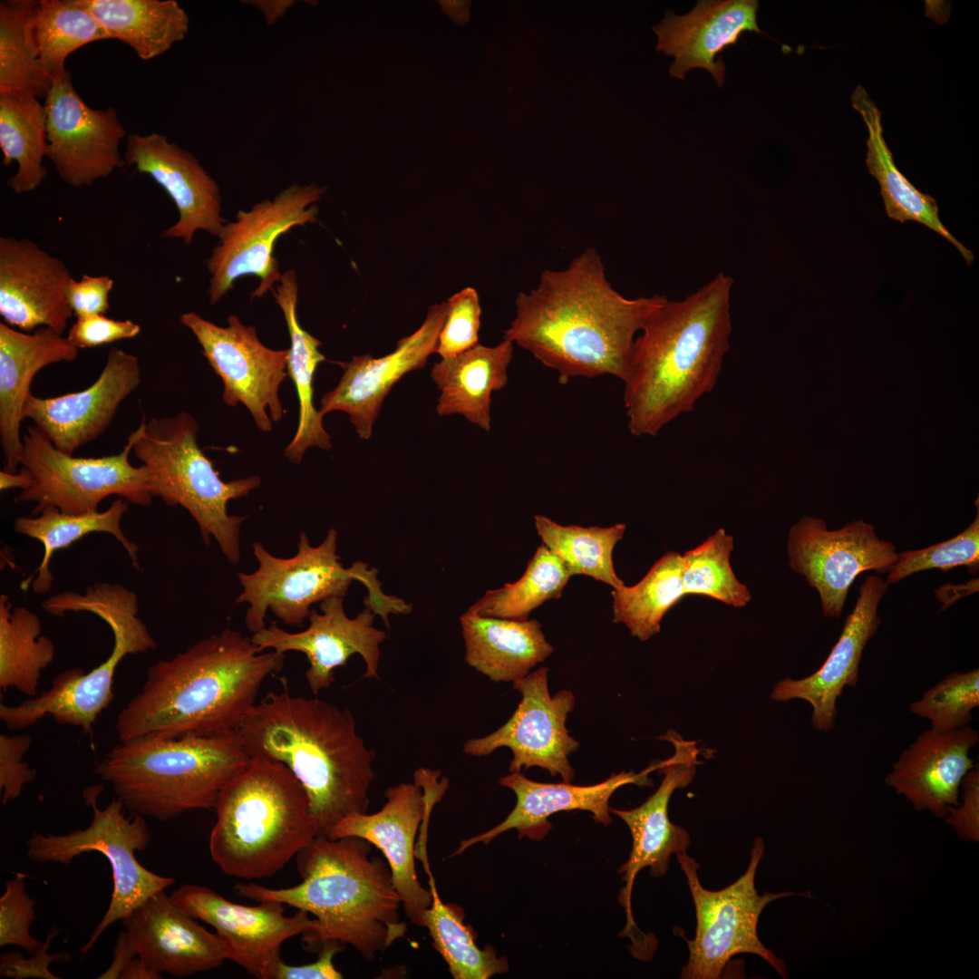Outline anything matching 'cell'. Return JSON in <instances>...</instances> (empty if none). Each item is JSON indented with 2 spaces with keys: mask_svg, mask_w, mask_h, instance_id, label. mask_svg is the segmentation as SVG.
Wrapping results in <instances>:
<instances>
[{
  "mask_svg": "<svg viewBox=\"0 0 979 979\" xmlns=\"http://www.w3.org/2000/svg\"><path fill=\"white\" fill-rule=\"evenodd\" d=\"M667 297L627 298L613 288L600 255L589 247L566 269L545 270L516 299L504 338L569 378L604 374L624 381L636 334Z\"/></svg>",
  "mask_w": 979,
  "mask_h": 979,
  "instance_id": "obj_1",
  "label": "cell"
},
{
  "mask_svg": "<svg viewBox=\"0 0 979 979\" xmlns=\"http://www.w3.org/2000/svg\"><path fill=\"white\" fill-rule=\"evenodd\" d=\"M285 654L262 653L251 637L224 629L150 665L141 691L116 719L120 741L236 732Z\"/></svg>",
  "mask_w": 979,
  "mask_h": 979,
  "instance_id": "obj_2",
  "label": "cell"
},
{
  "mask_svg": "<svg viewBox=\"0 0 979 979\" xmlns=\"http://www.w3.org/2000/svg\"><path fill=\"white\" fill-rule=\"evenodd\" d=\"M732 285L719 273L684 299L667 300L635 336L623 381L633 435L656 436L714 388L730 346Z\"/></svg>",
  "mask_w": 979,
  "mask_h": 979,
  "instance_id": "obj_3",
  "label": "cell"
},
{
  "mask_svg": "<svg viewBox=\"0 0 979 979\" xmlns=\"http://www.w3.org/2000/svg\"><path fill=\"white\" fill-rule=\"evenodd\" d=\"M236 732L250 758L282 762L299 780L319 835L349 815L367 812L375 752L358 734L349 710L287 690L270 692Z\"/></svg>",
  "mask_w": 979,
  "mask_h": 979,
  "instance_id": "obj_4",
  "label": "cell"
},
{
  "mask_svg": "<svg viewBox=\"0 0 979 979\" xmlns=\"http://www.w3.org/2000/svg\"><path fill=\"white\" fill-rule=\"evenodd\" d=\"M372 844L358 837L318 835L296 857L302 879L296 886L270 888L237 883L239 896L257 902L275 900L314 916V929L303 940L310 949L328 941L352 945L373 961L404 936L401 899L387 861L371 856Z\"/></svg>",
  "mask_w": 979,
  "mask_h": 979,
  "instance_id": "obj_5",
  "label": "cell"
},
{
  "mask_svg": "<svg viewBox=\"0 0 979 979\" xmlns=\"http://www.w3.org/2000/svg\"><path fill=\"white\" fill-rule=\"evenodd\" d=\"M236 732L120 741L95 764L132 814L160 821L214 809L223 789L249 763Z\"/></svg>",
  "mask_w": 979,
  "mask_h": 979,
  "instance_id": "obj_6",
  "label": "cell"
},
{
  "mask_svg": "<svg viewBox=\"0 0 979 979\" xmlns=\"http://www.w3.org/2000/svg\"><path fill=\"white\" fill-rule=\"evenodd\" d=\"M214 810L211 858L238 878L275 875L319 835L299 780L282 762L261 756L223 789Z\"/></svg>",
  "mask_w": 979,
  "mask_h": 979,
  "instance_id": "obj_7",
  "label": "cell"
},
{
  "mask_svg": "<svg viewBox=\"0 0 979 979\" xmlns=\"http://www.w3.org/2000/svg\"><path fill=\"white\" fill-rule=\"evenodd\" d=\"M132 448L149 472L152 496L170 507L180 506L199 526L203 542L214 538L228 561L240 558V527L246 517L229 515L228 503L248 495L261 484L258 476L224 481L199 447V424L187 412L174 416L144 417Z\"/></svg>",
  "mask_w": 979,
  "mask_h": 979,
  "instance_id": "obj_8",
  "label": "cell"
},
{
  "mask_svg": "<svg viewBox=\"0 0 979 979\" xmlns=\"http://www.w3.org/2000/svg\"><path fill=\"white\" fill-rule=\"evenodd\" d=\"M297 553L288 558L275 557L260 542L252 544L258 567L252 573H237L243 587L237 603L249 605L245 623L253 634L266 627L268 609L290 625H299L311 612L313 604L332 596L344 597L353 580L362 582L367 598L379 603L385 598L377 580V569L357 561L343 567L336 554L337 532L330 528L317 547L310 545L305 532L299 536Z\"/></svg>",
  "mask_w": 979,
  "mask_h": 979,
  "instance_id": "obj_9",
  "label": "cell"
},
{
  "mask_svg": "<svg viewBox=\"0 0 979 979\" xmlns=\"http://www.w3.org/2000/svg\"><path fill=\"white\" fill-rule=\"evenodd\" d=\"M99 787L85 790L93 815L90 825L67 834L44 835L33 832L25 841L26 856L38 863L69 865L88 852H99L109 861L112 874V893L108 909L86 944L82 955L93 947L102 934L113 923L121 920L152 895L165 890L175 879L160 876L144 868L136 852L144 850L151 835L145 819L140 814L127 818L124 805L117 797L108 806L96 805Z\"/></svg>",
  "mask_w": 979,
  "mask_h": 979,
  "instance_id": "obj_10",
  "label": "cell"
},
{
  "mask_svg": "<svg viewBox=\"0 0 979 979\" xmlns=\"http://www.w3.org/2000/svg\"><path fill=\"white\" fill-rule=\"evenodd\" d=\"M764 855L761 838H756L746 871L732 884L718 890L704 888L697 874L699 864L686 852L676 854L692 894L696 915V931L686 940L689 959L682 969L683 979L720 978L730 959L738 954H753L763 958L782 977L788 978L783 959L765 947L758 936L760 916L771 902L809 892L759 895L755 887L758 865Z\"/></svg>",
  "mask_w": 979,
  "mask_h": 979,
  "instance_id": "obj_11",
  "label": "cell"
},
{
  "mask_svg": "<svg viewBox=\"0 0 979 979\" xmlns=\"http://www.w3.org/2000/svg\"><path fill=\"white\" fill-rule=\"evenodd\" d=\"M138 434L137 428L117 454L81 458L62 452L35 425L27 426L20 465L30 473L33 484L21 490L15 500L34 502L32 516L50 506L67 514L95 512L101 502L111 495L129 503L149 506L153 496L148 470L130 460Z\"/></svg>",
  "mask_w": 979,
  "mask_h": 979,
  "instance_id": "obj_12",
  "label": "cell"
},
{
  "mask_svg": "<svg viewBox=\"0 0 979 979\" xmlns=\"http://www.w3.org/2000/svg\"><path fill=\"white\" fill-rule=\"evenodd\" d=\"M323 192L315 184H293L273 199L258 202L247 211L238 210L234 221H227L206 261L211 276L209 302L217 304L237 279L247 276L260 280L251 299L271 291L282 276L274 256L276 240L294 227L316 221L315 202Z\"/></svg>",
  "mask_w": 979,
  "mask_h": 979,
  "instance_id": "obj_13",
  "label": "cell"
},
{
  "mask_svg": "<svg viewBox=\"0 0 979 979\" xmlns=\"http://www.w3.org/2000/svg\"><path fill=\"white\" fill-rule=\"evenodd\" d=\"M448 788L449 780L440 771L419 768L413 782L386 789V801L379 811L349 815L325 835L330 838L358 837L378 848L391 869L407 918L420 927H423V915L432 897L417 876L416 836L424 818L432 812Z\"/></svg>",
  "mask_w": 979,
  "mask_h": 979,
  "instance_id": "obj_14",
  "label": "cell"
},
{
  "mask_svg": "<svg viewBox=\"0 0 979 979\" xmlns=\"http://www.w3.org/2000/svg\"><path fill=\"white\" fill-rule=\"evenodd\" d=\"M180 323L196 337L202 354L223 383V402L231 407L243 403L262 431L272 430L284 409L278 396L287 376L288 349L274 350L259 340L256 328L232 315L223 327L195 312L181 315Z\"/></svg>",
  "mask_w": 979,
  "mask_h": 979,
  "instance_id": "obj_15",
  "label": "cell"
},
{
  "mask_svg": "<svg viewBox=\"0 0 979 979\" xmlns=\"http://www.w3.org/2000/svg\"><path fill=\"white\" fill-rule=\"evenodd\" d=\"M789 566L819 594L825 616L840 617L848 593L860 574L887 573L898 553L862 519L829 529L825 520L801 517L789 530Z\"/></svg>",
  "mask_w": 979,
  "mask_h": 979,
  "instance_id": "obj_16",
  "label": "cell"
},
{
  "mask_svg": "<svg viewBox=\"0 0 979 979\" xmlns=\"http://www.w3.org/2000/svg\"><path fill=\"white\" fill-rule=\"evenodd\" d=\"M170 897L184 913L212 926L227 959L258 979H272L283 960L280 951L284 942L311 932L315 925V919L304 910L285 916L284 904L278 901L245 906L196 884L180 886Z\"/></svg>",
  "mask_w": 979,
  "mask_h": 979,
  "instance_id": "obj_17",
  "label": "cell"
},
{
  "mask_svg": "<svg viewBox=\"0 0 979 979\" xmlns=\"http://www.w3.org/2000/svg\"><path fill=\"white\" fill-rule=\"evenodd\" d=\"M513 687L522 698L510 718L492 733L465 742L462 751L481 757L506 747L513 755L509 772L537 766L571 782L575 771L568 756L579 742L569 734L566 722L575 707V695L561 690L550 696L547 667L514 682Z\"/></svg>",
  "mask_w": 979,
  "mask_h": 979,
  "instance_id": "obj_18",
  "label": "cell"
},
{
  "mask_svg": "<svg viewBox=\"0 0 979 979\" xmlns=\"http://www.w3.org/2000/svg\"><path fill=\"white\" fill-rule=\"evenodd\" d=\"M44 107L46 157L64 182L91 186L126 165L119 147L127 133L116 110L89 107L75 91L70 71L53 79Z\"/></svg>",
  "mask_w": 979,
  "mask_h": 979,
  "instance_id": "obj_19",
  "label": "cell"
},
{
  "mask_svg": "<svg viewBox=\"0 0 979 979\" xmlns=\"http://www.w3.org/2000/svg\"><path fill=\"white\" fill-rule=\"evenodd\" d=\"M113 647L106 660L89 673L74 667L63 671L50 689L18 704H0V719L8 730L28 728L46 715L62 725L79 727L92 735L98 715L114 698L116 668L128 654H143L157 643L140 618L119 616L108 623Z\"/></svg>",
  "mask_w": 979,
  "mask_h": 979,
  "instance_id": "obj_20",
  "label": "cell"
},
{
  "mask_svg": "<svg viewBox=\"0 0 979 979\" xmlns=\"http://www.w3.org/2000/svg\"><path fill=\"white\" fill-rule=\"evenodd\" d=\"M322 614L311 609L309 626L298 633H289L276 623L254 633L252 642L260 652L267 648L285 654L303 653L309 663L305 678L315 695L334 682V671L345 666L349 657L360 654L366 665L363 678H378L380 644L386 633L373 625L375 613L369 607L354 618L344 612L343 597L332 596L320 603Z\"/></svg>",
  "mask_w": 979,
  "mask_h": 979,
  "instance_id": "obj_21",
  "label": "cell"
},
{
  "mask_svg": "<svg viewBox=\"0 0 979 979\" xmlns=\"http://www.w3.org/2000/svg\"><path fill=\"white\" fill-rule=\"evenodd\" d=\"M661 738L674 744V754L658 762L657 770L664 775L658 789L636 808H609L610 813L618 816L628 826L633 839L630 856L618 869L625 882L618 897L627 916L626 926L623 931L625 935L635 926L631 911V894L637 874L643 868H649L653 877L665 875L671 856L686 852L691 843L688 832L671 822L668 805L673 792L676 789L686 787L693 780L699 750L694 742L683 740L672 730Z\"/></svg>",
  "mask_w": 979,
  "mask_h": 979,
  "instance_id": "obj_22",
  "label": "cell"
},
{
  "mask_svg": "<svg viewBox=\"0 0 979 979\" xmlns=\"http://www.w3.org/2000/svg\"><path fill=\"white\" fill-rule=\"evenodd\" d=\"M141 383L139 358L111 347L105 364L88 388L61 396L28 397L24 419H30L63 453L73 455L111 425L121 402Z\"/></svg>",
  "mask_w": 979,
  "mask_h": 979,
  "instance_id": "obj_23",
  "label": "cell"
},
{
  "mask_svg": "<svg viewBox=\"0 0 979 979\" xmlns=\"http://www.w3.org/2000/svg\"><path fill=\"white\" fill-rule=\"evenodd\" d=\"M123 157L126 165L160 186L178 209V221L161 237L181 238L190 245L199 230L218 237L227 222L221 216L219 187L192 153L164 134L131 133Z\"/></svg>",
  "mask_w": 979,
  "mask_h": 979,
  "instance_id": "obj_24",
  "label": "cell"
},
{
  "mask_svg": "<svg viewBox=\"0 0 979 979\" xmlns=\"http://www.w3.org/2000/svg\"><path fill=\"white\" fill-rule=\"evenodd\" d=\"M446 313V302L431 305L422 325L402 338L389 354L380 358L355 355L350 362H338L343 376L336 387L323 396L319 412L323 416L334 411L346 412L358 436L370 439L373 422L393 385L406 373L422 368L435 353Z\"/></svg>",
  "mask_w": 979,
  "mask_h": 979,
  "instance_id": "obj_25",
  "label": "cell"
},
{
  "mask_svg": "<svg viewBox=\"0 0 979 979\" xmlns=\"http://www.w3.org/2000/svg\"><path fill=\"white\" fill-rule=\"evenodd\" d=\"M73 278L63 260L33 240L0 237V315L7 325L63 334L73 315L67 300Z\"/></svg>",
  "mask_w": 979,
  "mask_h": 979,
  "instance_id": "obj_26",
  "label": "cell"
},
{
  "mask_svg": "<svg viewBox=\"0 0 979 979\" xmlns=\"http://www.w3.org/2000/svg\"><path fill=\"white\" fill-rule=\"evenodd\" d=\"M887 588V583L879 576L867 577L858 589L855 606L823 664L805 678L782 679L774 686L771 698L780 702L807 701L812 707L813 727L831 731L838 713V698L846 686L854 687L858 682L862 654L881 624L878 606Z\"/></svg>",
  "mask_w": 979,
  "mask_h": 979,
  "instance_id": "obj_27",
  "label": "cell"
},
{
  "mask_svg": "<svg viewBox=\"0 0 979 979\" xmlns=\"http://www.w3.org/2000/svg\"><path fill=\"white\" fill-rule=\"evenodd\" d=\"M121 921L137 955L160 975L183 978L216 969L228 960L217 934L180 910L165 890Z\"/></svg>",
  "mask_w": 979,
  "mask_h": 979,
  "instance_id": "obj_28",
  "label": "cell"
},
{
  "mask_svg": "<svg viewBox=\"0 0 979 979\" xmlns=\"http://www.w3.org/2000/svg\"><path fill=\"white\" fill-rule=\"evenodd\" d=\"M658 768L653 763L640 773L621 771L613 773L606 780L588 786L570 782L542 783L531 780L520 771L509 772L501 777L499 785L510 789L517 797L514 809L507 818L486 832L462 839L459 848L449 858L463 853L477 843L489 845L505 831L515 829L519 838L540 840L552 829L548 818L559 811L586 810L592 814L596 823L608 826L612 822L609 800L613 793L626 784L650 786L648 774Z\"/></svg>",
  "mask_w": 979,
  "mask_h": 979,
  "instance_id": "obj_29",
  "label": "cell"
},
{
  "mask_svg": "<svg viewBox=\"0 0 979 979\" xmlns=\"http://www.w3.org/2000/svg\"><path fill=\"white\" fill-rule=\"evenodd\" d=\"M757 0H700L684 15L667 11L654 26L657 51L674 57L670 74L683 80L688 71H708L721 87L726 67L716 60L724 48L736 44L745 32L764 34L757 23Z\"/></svg>",
  "mask_w": 979,
  "mask_h": 979,
  "instance_id": "obj_30",
  "label": "cell"
},
{
  "mask_svg": "<svg viewBox=\"0 0 979 979\" xmlns=\"http://www.w3.org/2000/svg\"><path fill=\"white\" fill-rule=\"evenodd\" d=\"M978 741V732L969 725L945 732L926 730L893 764L886 783L916 809L945 818L947 808L959 803L964 777L977 765L970 751Z\"/></svg>",
  "mask_w": 979,
  "mask_h": 979,
  "instance_id": "obj_31",
  "label": "cell"
},
{
  "mask_svg": "<svg viewBox=\"0 0 979 979\" xmlns=\"http://www.w3.org/2000/svg\"><path fill=\"white\" fill-rule=\"evenodd\" d=\"M79 354L67 337L49 327L33 333L0 323V444L4 470L17 472L23 451L21 422L24 408L32 394L30 386L43 368L73 362Z\"/></svg>",
  "mask_w": 979,
  "mask_h": 979,
  "instance_id": "obj_32",
  "label": "cell"
},
{
  "mask_svg": "<svg viewBox=\"0 0 979 979\" xmlns=\"http://www.w3.org/2000/svg\"><path fill=\"white\" fill-rule=\"evenodd\" d=\"M460 621L466 663L495 683L525 677L554 651L535 619L488 617L467 611Z\"/></svg>",
  "mask_w": 979,
  "mask_h": 979,
  "instance_id": "obj_33",
  "label": "cell"
},
{
  "mask_svg": "<svg viewBox=\"0 0 979 979\" xmlns=\"http://www.w3.org/2000/svg\"><path fill=\"white\" fill-rule=\"evenodd\" d=\"M851 104L867 127L866 166L878 182L887 217L900 223L915 221L927 227L949 241L971 266L974 261V253L944 226L936 200L917 189L897 167L884 138L882 113L862 85L854 89Z\"/></svg>",
  "mask_w": 979,
  "mask_h": 979,
  "instance_id": "obj_34",
  "label": "cell"
},
{
  "mask_svg": "<svg viewBox=\"0 0 979 979\" xmlns=\"http://www.w3.org/2000/svg\"><path fill=\"white\" fill-rule=\"evenodd\" d=\"M513 343L496 346L478 344L433 364L431 376L441 392L439 415L460 414L484 431L490 429L491 393L508 383Z\"/></svg>",
  "mask_w": 979,
  "mask_h": 979,
  "instance_id": "obj_35",
  "label": "cell"
},
{
  "mask_svg": "<svg viewBox=\"0 0 979 979\" xmlns=\"http://www.w3.org/2000/svg\"><path fill=\"white\" fill-rule=\"evenodd\" d=\"M278 305L290 336L286 373L293 381L299 402L298 424L294 438L285 449V456L293 463L301 462L305 451L316 446L332 448L331 437L323 425V415L314 406L313 381L318 365L326 359L319 351L322 342L305 331L297 317L298 284L293 269L286 270L271 290Z\"/></svg>",
  "mask_w": 979,
  "mask_h": 979,
  "instance_id": "obj_36",
  "label": "cell"
},
{
  "mask_svg": "<svg viewBox=\"0 0 979 979\" xmlns=\"http://www.w3.org/2000/svg\"><path fill=\"white\" fill-rule=\"evenodd\" d=\"M110 39L148 61L168 52L189 33L187 12L175 0H78Z\"/></svg>",
  "mask_w": 979,
  "mask_h": 979,
  "instance_id": "obj_37",
  "label": "cell"
},
{
  "mask_svg": "<svg viewBox=\"0 0 979 979\" xmlns=\"http://www.w3.org/2000/svg\"><path fill=\"white\" fill-rule=\"evenodd\" d=\"M128 505L126 499L119 498L103 511L67 514L50 506L36 516L16 518L14 530L40 541L44 547L43 559L34 571L36 577L31 581L33 591L35 594H44L51 589L53 577L50 570V562L55 551L67 548L80 538L94 532L112 535L127 552L133 567L138 571H142L138 560L139 547L128 538L121 526Z\"/></svg>",
  "mask_w": 979,
  "mask_h": 979,
  "instance_id": "obj_38",
  "label": "cell"
},
{
  "mask_svg": "<svg viewBox=\"0 0 979 979\" xmlns=\"http://www.w3.org/2000/svg\"><path fill=\"white\" fill-rule=\"evenodd\" d=\"M46 111L38 98L29 94L0 92V148L3 165L17 164L7 179L15 194L37 189L47 176Z\"/></svg>",
  "mask_w": 979,
  "mask_h": 979,
  "instance_id": "obj_39",
  "label": "cell"
},
{
  "mask_svg": "<svg viewBox=\"0 0 979 979\" xmlns=\"http://www.w3.org/2000/svg\"><path fill=\"white\" fill-rule=\"evenodd\" d=\"M24 38L31 55L53 79L67 71L65 61L72 53L92 42L110 39L78 0L37 1Z\"/></svg>",
  "mask_w": 979,
  "mask_h": 979,
  "instance_id": "obj_40",
  "label": "cell"
},
{
  "mask_svg": "<svg viewBox=\"0 0 979 979\" xmlns=\"http://www.w3.org/2000/svg\"><path fill=\"white\" fill-rule=\"evenodd\" d=\"M429 877L432 901L423 915V927L428 929L433 948L441 955L454 979H489L509 971L508 960L498 957L490 945L480 948L470 926L464 924L463 909L445 904L437 891L430 868L427 852L419 855Z\"/></svg>",
  "mask_w": 979,
  "mask_h": 979,
  "instance_id": "obj_41",
  "label": "cell"
},
{
  "mask_svg": "<svg viewBox=\"0 0 979 979\" xmlns=\"http://www.w3.org/2000/svg\"><path fill=\"white\" fill-rule=\"evenodd\" d=\"M39 616L24 606L13 607L0 596V689L14 687L29 698L37 695L42 672L55 656V645L41 635Z\"/></svg>",
  "mask_w": 979,
  "mask_h": 979,
  "instance_id": "obj_42",
  "label": "cell"
},
{
  "mask_svg": "<svg viewBox=\"0 0 979 979\" xmlns=\"http://www.w3.org/2000/svg\"><path fill=\"white\" fill-rule=\"evenodd\" d=\"M682 554L666 552L635 586L613 589V621L646 641L659 633L664 615L684 596Z\"/></svg>",
  "mask_w": 979,
  "mask_h": 979,
  "instance_id": "obj_43",
  "label": "cell"
},
{
  "mask_svg": "<svg viewBox=\"0 0 979 979\" xmlns=\"http://www.w3.org/2000/svg\"><path fill=\"white\" fill-rule=\"evenodd\" d=\"M534 519L543 544L562 559L571 576L586 575L613 589L625 586L615 571L613 550L625 534V524L585 528L562 526L542 515Z\"/></svg>",
  "mask_w": 979,
  "mask_h": 979,
  "instance_id": "obj_44",
  "label": "cell"
},
{
  "mask_svg": "<svg viewBox=\"0 0 979 979\" xmlns=\"http://www.w3.org/2000/svg\"><path fill=\"white\" fill-rule=\"evenodd\" d=\"M570 577L562 559L542 543L519 580L487 591L467 611L480 616L525 621L544 602L559 598Z\"/></svg>",
  "mask_w": 979,
  "mask_h": 979,
  "instance_id": "obj_45",
  "label": "cell"
},
{
  "mask_svg": "<svg viewBox=\"0 0 979 979\" xmlns=\"http://www.w3.org/2000/svg\"><path fill=\"white\" fill-rule=\"evenodd\" d=\"M733 538L718 528L706 540L682 554V581L686 596H703L734 607L751 599L748 586L736 577L730 562Z\"/></svg>",
  "mask_w": 979,
  "mask_h": 979,
  "instance_id": "obj_46",
  "label": "cell"
},
{
  "mask_svg": "<svg viewBox=\"0 0 979 979\" xmlns=\"http://www.w3.org/2000/svg\"><path fill=\"white\" fill-rule=\"evenodd\" d=\"M37 1L0 2V92L29 94L44 98L53 78L29 53L25 25Z\"/></svg>",
  "mask_w": 979,
  "mask_h": 979,
  "instance_id": "obj_47",
  "label": "cell"
},
{
  "mask_svg": "<svg viewBox=\"0 0 979 979\" xmlns=\"http://www.w3.org/2000/svg\"><path fill=\"white\" fill-rule=\"evenodd\" d=\"M979 706V669L953 673L926 691L909 706L911 712L928 719L931 729L945 732L969 725Z\"/></svg>",
  "mask_w": 979,
  "mask_h": 979,
  "instance_id": "obj_48",
  "label": "cell"
},
{
  "mask_svg": "<svg viewBox=\"0 0 979 979\" xmlns=\"http://www.w3.org/2000/svg\"><path fill=\"white\" fill-rule=\"evenodd\" d=\"M966 567L975 573L979 567V516L961 533L948 540L916 550L898 553L887 572V585L928 569L948 570Z\"/></svg>",
  "mask_w": 979,
  "mask_h": 979,
  "instance_id": "obj_49",
  "label": "cell"
},
{
  "mask_svg": "<svg viewBox=\"0 0 979 979\" xmlns=\"http://www.w3.org/2000/svg\"><path fill=\"white\" fill-rule=\"evenodd\" d=\"M34 919L35 900L27 892L24 875L19 873L5 882L0 898V946L15 945L30 955L39 951L44 943L30 933Z\"/></svg>",
  "mask_w": 979,
  "mask_h": 979,
  "instance_id": "obj_50",
  "label": "cell"
},
{
  "mask_svg": "<svg viewBox=\"0 0 979 979\" xmlns=\"http://www.w3.org/2000/svg\"><path fill=\"white\" fill-rule=\"evenodd\" d=\"M446 317L435 349L442 359L455 356L479 344L481 308L479 295L466 287L448 299Z\"/></svg>",
  "mask_w": 979,
  "mask_h": 979,
  "instance_id": "obj_51",
  "label": "cell"
},
{
  "mask_svg": "<svg viewBox=\"0 0 979 979\" xmlns=\"http://www.w3.org/2000/svg\"><path fill=\"white\" fill-rule=\"evenodd\" d=\"M32 743L29 734L0 735V790L3 805L17 799L24 786L36 777V771L23 761Z\"/></svg>",
  "mask_w": 979,
  "mask_h": 979,
  "instance_id": "obj_52",
  "label": "cell"
},
{
  "mask_svg": "<svg viewBox=\"0 0 979 979\" xmlns=\"http://www.w3.org/2000/svg\"><path fill=\"white\" fill-rule=\"evenodd\" d=\"M140 333L141 326L131 320H115L105 315H95L76 318L66 337L78 349H86L131 339Z\"/></svg>",
  "mask_w": 979,
  "mask_h": 979,
  "instance_id": "obj_53",
  "label": "cell"
},
{
  "mask_svg": "<svg viewBox=\"0 0 979 979\" xmlns=\"http://www.w3.org/2000/svg\"><path fill=\"white\" fill-rule=\"evenodd\" d=\"M60 932V929L53 926L46 935L41 949L33 954L29 958H24L21 953L17 951L2 953L0 955L1 977L12 979H59V976H56L50 971V964L53 963H66L70 960L71 956L65 950L55 954H50L48 949L53 939H54Z\"/></svg>",
  "mask_w": 979,
  "mask_h": 979,
  "instance_id": "obj_54",
  "label": "cell"
},
{
  "mask_svg": "<svg viewBox=\"0 0 979 979\" xmlns=\"http://www.w3.org/2000/svg\"><path fill=\"white\" fill-rule=\"evenodd\" d=\"M114 281L109 276L84 274L79 280L73 278L67 289L69 306L76 318L105 315L110 309L109 294Z\"/></svg>",
  "mask_w": 979,
  "mask_h": 979,
  "instance_id": "obj_55",
  "label": "cell"
},
{
  "mask_svg": "<svg viewBox=\"0 0 979 979\" xmlns=\"http://www.w3.org/2000/svg\"><path fill=\"white\" fill-rule=\"evenodd\" d=\"M962 803L947 808L945 821L965 841L979 838V769L978 764L964 777Z\"/></svg>",
  "mask_w": 979,
  "mask_h": 979,
  "instance_id": "obj_56",
  "label": "cell"
},
{
  "mask_svg": "<svg viewBox=\"0 0 979 979\" xmlns=\"http://www.w3.org/2000/svg\"><path fill=\"white\" fill-rule=\"evenodd\" d=\"M344 945L339 941L325 942L319 948L317 959L302 965H290L282 960L272 979H341L343 974L333 961L336 954L344 951Z\"/></svg>",
  "mask_w": 979,
  "mask_h": 979,
  "instance_id": "obj_57",
  "label": "cell"
},
{
  "mask_svg": "<svg viewBox=\"0 0 979 979\" xmlns=\"http://www.w3.org/2000/svg\"><path fill=\"white\" fill-rule=\"evenodd\" d=\"M137 956V953L130 942L126 931L120 933L114 950L113 958L108 969L102 973L99 979H118L128 964Z\"/></svg>",
  "mask_w": 979,
  "mask_h": 979,
  "instance_id": "obj_58",
  "label": "cell"
},
{
  "mask_svg": "<svg viewBox=\"0 0 979 979\" xmlns=\"http://www.w3.org/2000/svg\"><path fill=\"white\" fill-rule=\"evenodd\" d=\"M33 484V478L30 473L21 468L18 472H8L5 470L0 471V490L1 491L9 489L19 488L21 490H28Z\"/></svg>",
  "mask_w": 979,
  "mask_h": 979,
  "instance_id": "obj_59",
  "label": "cell"
},
{
  "mask_svg": "<svg viewBox=\"0 0 979 979\" xmlns=\"http://www.w3.org/2000/svg\"><path fill=\"white\" fill-rule=\"evenodd\" d=\"M162 976L150 970L137 955L121 974L120 979H160Z\"/></svg>",
  "mask_w": 979,
  "mask_h": 979,
  "instance_id": "obj_60",
  "label": "cell"
}]
</instances>
